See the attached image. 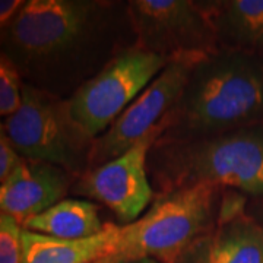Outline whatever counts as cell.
<instances>
[{
  "label": "cell",
  "mask_w": 263,
  "mask_h": 263,
  "mask_svg": "<svg viewBox=\"0 0 263 263\" xmlns=\"http://www.w3.org/2000/svg\"><path fill=\"white\" fill-rule=\"evenodd\" d=\"M224 193L216 226L183 263H263V226L246 211L245 195Z\"/></svg>",
  "instance_id": "30bf717a"
},
{
  "label": "cell",
  "mask_w": 263,
  "mask_h": 263,
  "mask_svg": "<svg viewBox=\"0 0 263 263\" xmlns=\"http://www.w3.org/2000/svg\"><path fill=\"white\" fill-rule=\"evenodd\" d=\"M219 48L263 60V0L202 2Z\"/></svg>",
  "instance_id": "7c38bea8"
},
{
  "label": "cell",
  "mask_w": 263,
  "mask_h": 263,
  "mask_svg": "<svg viewBox=\"0 0 263 263\" xmlns=\"http://www.w3.org/2000/svg\"><path fill=\"white\" fill-rule=\"evenodd\" d=\"M3 126L22 158L44 161L76 177L88 170L94 139L75 122L67 100L54 92L24 84L18 110Z\"/></svg>",
  "instance_id": "5b68a950"
},
{
  "label": "cell",
  "mask_w": 263,
  "mask_h": 263,
  "mask_svg": "<svg viewBox=\"0 0 263 263\" xmlns=\"http://www.w3.org/2000/svg\"><path fill=\"white\" fill-rule=\"evenodd\" d=\"M76 176L44 161L21 158L10 176L0 184V214L22 226L63 200Z\"/></svg>",
  "instance_id": "8fae6325"
},
{
  "label": "cell",
  "mask_w": 263,
  "mask_h": 263,
  "mask_svg": "<svg viewBox=\"0 0 263 263\" xmlns=\"http://www.w3.org/2000/svg\"><path fill=\"white\" fill-rule=\"evenodd\" d=\"M252 215H253L263 226V197L257 200V203H256V206H254V212Z\"/></svg>",
  "instance_id": "d6986e66"
},
{
  "label": "cell",
  "mask_w": 263,
  "mask_h": 263,
  "mask_svg": "<svg viewBox=\"0 0 263 263\" xmlns=\"http://www.w3.org/2000/svg\"><path fill=\"white\" fill-rule=\"evenodd\" d=\"M94 263H103V262H94ZM105 263H160L154 259H132V260H117V262H105Z\"/></svg>",
  "instance_id": "ffe728a7"
},
{
  "label": "cell",
  "mask_w": 263,
  "mask_h": 263,
  "mask_svg": "<svg viewBox=\"0 0 263 263\" xmlns=\"http://www.w3.org/2000/svg\"><path fill=\"white\" fill-rule=\"evenodd\" d=\"M119 226L107 222L100 234L84 240H62L22 230L21 263H94L108 256L117 238Z\"/></svg>",
  "instance_id": "4fadbf2b"
},
{
  "label": "cell",
  "mask_w": 263,
  "mask_h": 263,
  "mask_svg": "<svg viewBox=\"0 0 263 263\" xmlns=\"http://www.w3.org/2000/svg\"><path fill=\"white\" fill-rule=\"evenodd\" d=\"M263 124V60L218 48L195 63L158 141L212 136Z\"/></svg>",
  "instance_id": "6da1fadb"
},
{
  "label": "cell",
  "mask_w": 263,
  "mask_h": 263,
  "mask_svg": "<svg viewBox=\"0 0 263 263\" xmlns=\"http://www.w3.org/2000/svg\"><path fill=\"white\" fill-rule=\"evenodd\" d=\"M127 15L136 35L135 46L168 62L180 57H205L219 48L202 2L132 0Z\"/></svg>",
  "instance_id": "52a82bcc"
},
{
  "label": "cell",
  "mask_w": 263,
  "mask_h": 263,
  "mask_svg": "<svg viewBox=\"0 0 263 263\" xmlns=\"http://www.w3.org/2000/svg\"><path fill=\"white\" fill-rule=\"evenodd\" d=\"M110 3L25 0L0 43L21 75H37L78 53L94 35Z\"/></svg>",
  "instance_id": "277c9868"
},
{
  "label": "cell",
  "mask_w": 263,
  "mask_h": 263,
  "mask_svg": "<svg viewBox=\"0 0 263 263\" xmlns=\"http://www.w3.org/2000/svg\"><path fill=\"white\" fill-rule=\"evenodd\" d=\"M21 158L22 157L16 152L10 142L3 122H0V184L9 177L10 173L19 164Z\"/></svg>",
  "instance_id": "e0dca14e"
},
{
  "label": "cell",
  "mask_w": 263,
  "mask_h": 263,
  "mask_svg": "<svg viewBox=\"0 0 263 263\" xmlns=\"http://www.w3.org/2000/svg\"><path fill=\"white\" fill-rule=\"evenodd\" d=\"M167 65L168 60L164 57L135 44L119 51L67 98L72 117L95 141Z\"/></svg>",
  "instance_id": "8992f818"
},
{
  "label": "cell",
  "mask_w": 263,
  "mask_h": 263,
  "mask_svg": "<svg viewBox=\"0 0 263 263\" xmlns=\"http://www.w3.org/2000/svg\"><path fill=\"white\" fill-rule=\"evenodd\" d=\"M0 219H2V214H0Z\"/></svg>",
  "instance_id": "44dd1931"
},
{
  "label": "cell",
  "mask_w": 263,
  "mask_h": 263,
  "mask_svg": "<svg viewBox=\"0 0 263 263\" xmlns=\"http://www.w3.org/2000/svg\"><path fill=\"white\" fill-rule=\"evenodd\" d=\"M25 0H0V43Z\"/></svg>",
  "instance_id": "ac0fdd59"
},
{
  "label": "cell",
  "mask_w": 263,
  "mask_h": 263,
  "mask_svg": "<svg viewBox=\"0 0 263 263\" xmlns=\"http://www.w3.org/2000/svg\"><path fill=\"white\" fill-rule=\"evenodd\" d=\"M105 226L98 209L86 199H63L22 224V230L62 240H84L103 233Z\"/></svg>",
  "instance_id": "5bb4252c"
},
{
  "label": "cell",
  "mask_w": 263,
  "mask_h": 263,
  "mask_svg": "<svg viewBox=\"0 0 263 263\" xmlns=\"http://www.w3.org/2000/svg\"><path fill=\"white\" fill-rule=\"evenodd\" d=\"M200 59L203 57H180L168 62L146 89L95 139L88 168L117 158L148 138L155 136L158 141L162 123L177 103L193 66Z\"/></svg>",
  "instance_id": "ba28073f"
},
{
  "label": "cell",
  "mask_w": 263,
  "mask_h": 263,
  "mask_svg": "<svg viewBox=\"0 0 263 263\" xmlns=\"http://www.w3.org/2000/svg\"><path fill=\"white\" fill-rule=\"evenodd\" d=\"M155 142V136L148 138L117 158L88 168L76 179L72 190L86 200L103 203L122 226L136 221L155 199L148 174V155Z\"/></svg>",
  "instance_id": "9c48e42d"
},
{
  "label": "cell",
  "mask_w": 263,
  "mask_h": 263,
  "mask_svg": "<svg viewBox=\"0 0 263 263\" xmlns=\"http://www.w3.org/2000/svg\"><path fill=\"white\" fill-rule=\"evenodd\" d=\"M22 75L6 53L0 50V117L18 110L22 98Z\"/></svg>",
  "instance_id": "9a60e30c"
},
{
  "label": "cell",
  "mask_w": 263,
  "mask_h": 263,
  "mask_svg": "<svg viewBox=\"0 0 263 263\" xmlns=\"http://www.w3.org/2000/svg\"><path fill=\"white\" fill-rule=\"evenodd\" d=\"M148 174L158 195L212 184L263 197V124L212 136L157 141L148 155Z\"/></svg>",
  "instance_id": "7a4b0ae2"
},
{
  "label": "cell",
  "mask_w": 263,
  "mask_h": 263,
  "mask_svg": "<svg viewBox=\"0 0 263 263\" xmlns=\"http://www.w3.org/2000/svg\"><path fill=\"white\" fill-rule=\"evenodd\" d=\"M224 192L212 184H196L157 195L141 218L119 226L111 252L98 262L154 259L183 263L216 226Z\"/></svg>",
  "instance_id": "3957f363"
},
{
  "label": "cell",
  "mask_w": 263,
  "mask_h": 263,
  "mask_svg": "<svg viewBox=\"0 0 263 263\" xmlns=\"http://www.w3.org/2000/svg\"><path fill=\"white\" fill-rule=\"evenodd\" d=\"M22 227L12 216L2 214L0 219V263L22 262Z\"/></svg>",
  "instance_id": "2e32d148"
}]
</instances>
